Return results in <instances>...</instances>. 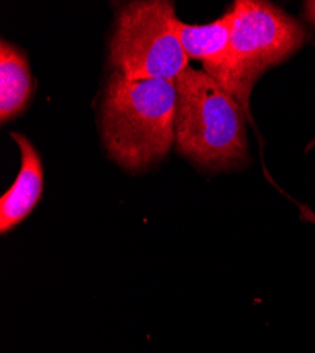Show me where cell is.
<instances>
[{
	"instance_id": "3957f363",
	"label": "cell",
	"mask_w": 315,
	"mask_h": 353,
	"mask_svg": "<svg viewBox=\"0 0 315 353\" xmlns=\"http://www.w3.org/2000/svg\"><path fill=\"white\" fill-rule=\"evenodd\" d=\"M229 13L232 21L227 60L215 82L250 117L254 83L293 57L305 44L307 32L289 13L263 0H236Z\"/></svg>"
},
{
	"instance_id": "6da1fadb",
	"label": "cell",
	"mask_w": 315,
	"mask_h": 353,
	"mask_svg": "<svg viewBox=\"0 0 315 353\" xmlns=\"http://www.w3.org/2000/svg\"><path fill=\"white\" fill-rule=\"evenodd\" d=\"M176 81L129 79L114 71L101 117L110 159L134 172L163 160L176 143Z\"/></svg>"
},
{
	"instance_id": "ba28073f",
	"label": "cell",
	"mask_w": 315,
	"mask_h": 353,
	"mask_svg": "<svg viewBox=\"0 0 315 353\" xmlns=\"http://www.w3.org/2000/svg\"><path fill=\"white\" fill-rule=\"evenodd\" d=\"M304 14L305 19L315 27V0H309V2L304 3Z\"/></svg>"
},
{
	"instance_id": "8992f818",
	"label": "cell",
	"mask_w": 315,
	"mask_h": 353,
	"mask_svg": "<svg viewBox=\"0 0 315 353\" xmlns=\"http://www.w3.org/2000/svg\"><path fill=\"white\" fill-rule=\"evenodd\" d=\"M229 10L208 24H187L179 20L177 32L188 60L203 63L204 71L216 81L227 60L229 36H231Z\"/></svg>"
},
{
	"instance_id": "52a82bcc",
	"label": "cell",
	"mask_w": 315,
	"mask_h": 353,
	"mask_svg": "<svg viewBox=\"0 0 315 353\" xmlns=\"http://www.w3.org/2000/svg\"><path fill=\"white\" fill-rule=\"evenodd\" d=\"M33 81L27 58L19 48L0 43V119L13 121L30 102Z\"/></svg>"
},
{
	"instance_id": "9c48e42d",
	"label": "cell",
	"mask_w": 315,
	"mask_h": 353,
	"mask_svg": "<svg viewBox=\"0 0 315 353\" xmlns=\"http://www.w3.org/2000/svg\"><path fill=\"white\" fill-rule=\"evenodd\" d=\"M300 212H301V219L305 221V222H309V223H315V214L308 208L305 207V205H300Z\"/></svg>"
},
{
	"instance_id": "5b68a950",
	"label": "cell",
	"mask_w": 315,
	"mask_h": 353,
	"mask_svg": "<svg viewBox=\"0 0 315 353\" xmlns=\"http://www.w3.org/2000/svg\"><path fill=\"white\" fill-rule=\"evenodd\" d=\"M20 150V170L0 198V234L6 236L32 215L44 191V170L36 147L24 134L12 133Z\"/></svg>"
},
{
	"instance_id": "277c9868",
	"label": "cell",
	"mask_w": 315,
	"mask_h": 353,
	"mask_svg": "<svg viewBox=\"0 0 315 353\" xmlns=\"http://www.w3.org/2000/svg\"><path fill=\"white\" fill-rule=\"evenodd\" d=\"M173 2L141 0L122 6L110 40V63L129 79L176 81L188 67Z\"/></svg>"
},
{
	"instance_id": "7a4b0ae2",
	"label": "cell",
	"mask_w": 315,
	"mask_h": 353,
	"mask_svg": "<svg viewBox=\"0 0 315 353\" xmlns=\"http://www.w3.org/2000/svg\"><path fill=\"white\" fill-rule=\"evenodd\" d=\"M176 145L196 165L212 172L249 161L245 112L204 71L187 67L176 79Z\"/></svg>"
}]
</instances>
